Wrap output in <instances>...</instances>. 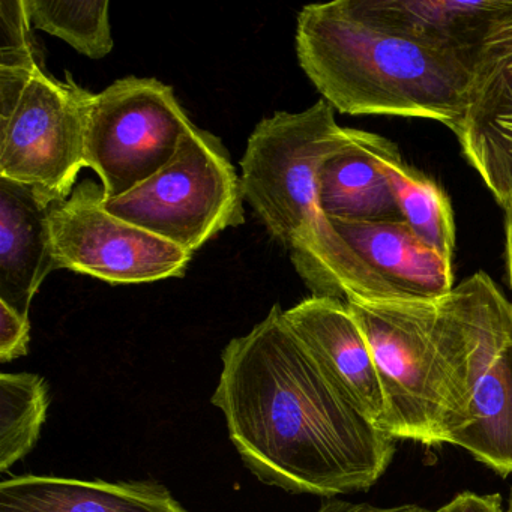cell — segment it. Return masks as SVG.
<instances>
[{
    "label": "cell",
    "mask_w": 512,
    "mask_h": 512,
    "mask_svg": "<svg viewBox=\"0 0 512 512\" xmlns=\"http://www.w3.org/2000/svg\"><path fill=\"white\" fill-rule=\"evenodd\" d=\"M296 53L323 100L344 115L428 119L452 131L469 107L475 56L410 31L380 0L302 8Z\"/></svg>",
    "instance_id": "2"
},
{
    "label": "cell",
    "mask_w": 512,
    "mask_h": 512,
    "mask_svg": "<svg viewBox=\"0 0 512 512\" xmlns=\"http://www.w3.org/2000/svg\"><path fill=\"white\" fill-rule=\"evenodd\" d=\"M505 266L509 287L512 289V199L506 203L505 208Z\"/></svg>",
    "instance_id": "24"
},
{
    "label": "cell",
    "mask_w": 512,
    "mask_h": 512,
    "mask_svg": "<svg viewBox=\"0 0 512 512\" xmlns=\"http://www.w3.org/2000/svg\"><path fill=\"white\" fill-rule=\"evenodd\" d=\"M212 404L230 440L263 484L293 494L367 491L395 455V439L334 385L280 305L221 355Z\"/></svg>",
    "instance_id": "1"
},
{
    "label": "cell",
    "mask_w": 512,
    "mask_h": 512,
    "mask_svg": "<svg viewBox=\"0 0 512 512\" xmlns=\"http://www.w3.org/2000/svg\"><path fill=\"white\" fill-rule=\"evenodd\" d=\"M319 206L331 218L401 220L388 178L371 152L370 133L353 130L352 145L323 164Z\"/></svg>",
    "instance_id": "15"
},
{
    "label": "cell",
    "mask_w": 512,
    "mask_h": 512,
    "mask_svg": "<svg viewBox=\"0 0 512 512\" xmlns=\"http://www.w3.org/2000/svg\"><path fill=\"white\" fill-rule=\"evenodd\" d=\"M370 148L388 178L401 220L425 245L452 262L455 221L445 191L421 170L409 166L391 140L370 133Z\"/></svg>",
    "instance_id": "16"
},
{
    "label": "cell",
    "mask_w": 512,
    "mask_h": 512,
    "mask_svg": "<svg viewBox=\"0 0 512 512\" xmlns=\"http://www.w3.org/2000/svg\"><path fill=\"white\" fill-rule=\"evenodd\" d=\"M31 341L29 317L0 301V362H11L28 355Z\"/></svg>",
    "instance_id": "21"
},
{
    "label": "cell",
    "mask_w": 512,
    "mask_h": 512,
    "mask_svg": "<svg viewBox=\"0 0 512 512\" xmlns=\"http://www.w3.org/2000/svg\"><path fill=\"white\" fill-rule=\"evenodd\" d=\"M437 512H503L500 494H476L464 491L457 494Z\"/></svg>",
    "instance_id": "22"
},
{
    "label": "cell",
    "mask_w": 512,
    "mask_h": 512,
    "mask_svg": "<svg viewBox=\"0 0 512 512\" xmlns=\"http://www.w3.org/2000/svg\"><path fill=\"white\" fill-rule=\"evenodd\" d=\"M92 97L44 64L0 65V178L31 187L46 206L68 199L86 167Z\"/></svg>",
    "instance_id": "4"
},
{
    "label": "cell",
    "mask_w": 512,
    "mask_h": 512,
    "mask_svg": "<svg viewBox=\"0 0 512 512\" xmlns=\"http://www.w3.org/2000/svg\"><path fill=\"white\" fill-rule=\"evenodd\" d=\"M352 142L353 128L340 127L325 100L257 124L241 161L242 196L275 239L292 248L326 217L319 206L320 170Z\"/></svg>",
    "instance_id": "5"
},
{
    "label": "cell",
    "mask_w": 512,
    "mask_h": 512,
    "mask_svg": "<svg viewBox=\"0 0 512 512\" xmlns=\"http://www.w3.org/2000/svg\"><path fill=\"white\" fill-rule=\"evenodd\" d=\"M476 461L506 478L512 473V323L472 389L469 422L452 437Z\"/></svg>",
    "instance_id": "14"
},
{
    "label": "cell",
    "mask_w": 512,
    "mask_h": 512,
    "mask_svg": "<svg viewBox=\"0 0 512 512\" xmlns=\"http://www.w3.org/2000/svg\"><path fill=\"white\" fill-rule=\"evenodd\" d=\"M284 317L344 397L382 430L386 406L376 362L347 302L310 296Z\"/></svg>",
    "instance_id": "10"
},
{
    "label": "cell",
    "mask_w": 512,
    "mask_h": 512,
    "mask_svg": "<svg viewBox=\"0 0 512 512\" xmlns=\"http://www.w3.org/2000/svg\"><path fill=\"white\" fill-rule=\"evenodd\" d=\"M104 200L101 184L88 179L50 208L56 268L110 284L152 283L185 274L193 254L110 214Z\"/></svg>",
    "instance_id": "8"
},
{
    "label": "cell",
    "mask_w": 512,
    "mask_h": 512,
    "mask_svg": "<svg viewBox=\"0 0 512 512\" xmlns=\"http://www.w3.org/2000/svg\"><path fill=\"white\" fill-rule=\"evenodd\" d=\"M0 512H190L155 481L22 475L0 482Z\"/></svg>",
    "instance_id": "13"
},
{
    "label": "cell",
    "mask_w": 512,
    "mask_h": 512,
    "mask_svg": "<svg viewBox=\"0 0 512 512\" xmlns=\"http://www.w3.org/2000/svg\"><path fill=\"white\" fill-rule=\"evenodd\" d=\"M32 28L61 38L88 58H106L113 50L109 2L25 0Z\"/></svg>",
    "instance_id": "19"
},
{
    "label": "cell",
    "mask_w": 512,
    "mask_h": 512,
    "mask_svg": "<svg viewBox=\"0 0 512 512\" xmlns=\"http://www.w3.org/2000/svg\"><path fill=\"white\" fill-rule=\"evenodd\" d=\"M328 218L382 287L383 301H430L454 289L451 260L425 245L406 221Z\"/></svg>",
    "instance_id": "11"
},
{
    "label": "cell",
    "mask_w": 512,
    "mask_h": 512,
    "mask_svg": "<svg viewBox=\"0 0 512 512\" xmlns=\"http://www.w3.org/2000/svg\"><path fill=\"white\" fill-rule=\"evenodd\" d=\"M193 125L160 80L127 77L94 94L85 163L100 178L104 199L124 196L160 172Z\"/></svg>",
    "instance_id": "7"
},
{
    "label": "cell",
    "mask_w": 512,
    "mask_h": 512,
    "mask_svg": "<svg viewBox=\"0 0 512 512\" xmlns=\"http://www.w3.org/2000/svg\"><path fill=\"white\" fill-rule=\"evenodd\" d=\"M49 406L43 376L0 374V472H7L37 445Z\"/></svg>",
    "instance_id": "18"
},
{
    "label": "cell",
    "mask_w": 512,
    "mask_h": 512,
    "mask_svg": "<svg viewBox=\"0 0 512 512\" xmlns=\"http://www.w3.org/2000/svg\"><path fill=\"white\" fill-rule=\"evenodd\" d=\"M316 512H437L419 505L374 506L370 503H352L328 499Z\"/></svg>",
    "instance_id": "23"
},
{
    "label": "cell",
    "mask_w": 512,
    "mask_h": 512,
    "mask_svg": "<svg viewBox=\"0 0 512 512\" xmlns=\"http://www.w3.org/2000/svg\"><path fill=\"white\" fill-rule=\"evenodd\" d=\"M52 206L31 187L0 178V301L29 317L32 299L56 271L50 241Z\"/></svg>",
    "instance_id": "12"
},
{
    "label": "cell",
    "mask_w": 512,
    "mask_h": 512,
    "mask_svg": "<svg viewBox=\"0 0 512 512\" xmlns=\"http://www.w3.org/2000/svg\"><path fill=\"white\" fill-rule=\"evenodd\" d=\"M461 154L500 208L512 199V0L476 49L469 107L452 130Z\"/></svg>",
    "instance_id": "9"
},
{
    "label": "cell",
    "mask_w": 512,
    "mask_h": 512,
    "mask_svg": "<svg viewBox=\"0 0 512 512\" xmlns=\"http://www.w3.org/2000/svg\"><path fill=\"white\" fill-rule=\"evenodd\" d=\"M506 0H380L383 10L410 31L475 56L490 20Z\"/></svg>",
    "instance_id": "17"
},
{
    "label": "cell",
    "mask_w": 512,
    "mask_h": 512,
    "mask_svg": "<svg viewBox=\"0 0 512 512\" xmlns=\"http://www.w3.org/2000/svg\"><path fill=\"white\" fill-rule=\"evenodd\" d=\"M503 292L476 272L430 301H346L367 338L395 440L451 442L469 422L473 379Z\"/></svg>",
    "instance_id": "3"
},
{
    "label": "cell",
    "mask_w": 512,
    "mask_h": 512,
    "mask_svg": "<svg viewBox=\"0 0 512 512\" xmlns=\"http://www.w3.org/2000/svg\"><path fill=\"white\" fill-rule=\"evenodd\" d=\"M0 22V65L44 64L37 41L32 37L25 0H2Z\"/></svg>",
    "instance_id": "20"
},
{
    "label": "cell",
    "mask_w": 512,
    "mask_h": 512,
    "mask_svg": "<svg viewBox=\"0 0 512 512\" xmlns=\"http://www.w3.org/2000/svg\"><path fill=\"white\" fill-rule=\"evenodd\" d=\"M104 208L190 254L245 221L241 178L226 148L196 125L166 167L124 196L104 200Z\"/></svg>",
    "instance_id": "6"
},
{
    "label": "cell",
    "mask_w": 512,
    "mask_h": 512,
    "mask_svg": "<svg viewBox=\"0 0 512 512\" xmlns=\"http://www.w3.org/2000/svg\"><path fill=\"white\" fill-rule=\"evenodd\" d=\"M508 512H512V491H511V496H509V511Z\"/></svg>",
    "instance_id": "25"
}]
</instances>
